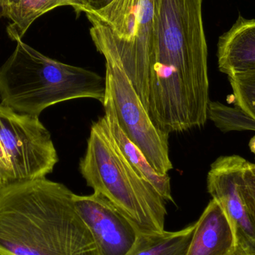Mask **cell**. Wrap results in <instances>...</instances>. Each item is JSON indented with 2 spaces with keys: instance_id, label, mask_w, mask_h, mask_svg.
Returning a JSON list of instances; mask_svg holds the SVG:
<instances>
[{
  "instance_id": "cell-11",
  "label": "cell",
  "mask_w": 255,
  "mask_h": 255,
  "mask_svg": "<svg viewBox=\"0 0 255 255\" xmlns=\"http://www.w3.org/2000/svg\"><path fill=\"white\" fill-rule=\"evenodd\" d=\"M236 247L223 207L215 199H211L196 222L187 255H229Z\"/></svg>"
},
{
  "instance_id": "cell-21",
  "label": "cell",
  "mask_w": 255,
  "mask_h": 255,
  "mask_svg": "<svg viewBox=\"0 0 255 255\" xmlns=\"http://www.w3.org/2000/svg\"><path fill=\"white\" fill-rule=\"evenodd\" d=\"M229 255H250L241 247V245H238L236 248Z\"/></svg>"
},
{
  "instance_id": "cell-22",
  "label": "cell",
  "mask_w": 255,
  "mask_h": 255,
  "mask_svg": "<svg viewBox=\"0 0 255 255\" xmlns=\"http://www.w3.org/2000/svg\"><path fill=\"white\" fill-rule=\"evenodd\" d=\"M2 184H4V181H3L2 178L0 176V186L2 185Z\"/></svg>"
},
{
  "instance_id": "cell-2",
  "label": "cell",
  "mask_w": 255,
  "mask_h": 255,
  "mask_svg": "<svg viewBox=\"0 0 255 255\" xmlns=\"http://www.w3.org/2000/svg\"><path fill=\"white\" fill-rule=\"evenodd\" d=\"M74 194L46 178L0 186V255H101Z\"/></svg>"
},
{
  "instance_id": "cell-7",
  "label": "cell",
  "mask_w": 255,
  "mask_h": 255,
  "mask_svg": "<svg viewBox=\"0 0 255 255\" xmlns=\"http://www.w3.org/2000/svg\"><path fill=\"white\" fill-rule=\"evenodd\" d=\"M106 94L110 97L121 129L160 175L172 169L169 133L154 125L124 69L106 61Z\"/></svg>"
},
{
  "instance_id": "cell-4",
  "label": "cell",
  "mask_w": 255,
  "mask_h": 255,
  "mask_svg": "<svg viewBox=\"0 0 255 255\" xmlns=\"http://www.w3.org/2000/svg\"><path fill=\"white\" fill-rule=\"evenodd\" d=\"M79 170L87 185L114 204L139 233L164 232L166 201L126 158L104 116L91 127Z\"/></svg>"
},
{
  "instance_id": "cell-13",
  "label": "cell",
  "mask_w": 255,
  "mask_h": 255,
  "mask_svg": "<svg viewBox=\"0 0 255 255\" xmlns=\"http://www.w3.org/2000/svg\"><path fill=\"white\" fill-rule=\"evenodd\" d=\"M196 223L177 232L138 233L125 255H187Z\"/></svg>"
},
{
  "instance_id": "cell-19",
  "label": "cell",
  "mask_w": 255,
  "mask_h": 255,
  "mask_svg": "<svg viewBox=\"0 0 255 255\" xmlns=\"http://www.w3.org/2000/svg\"><path fill=\"white\" fill-rule=\"evenodd\" d=\"M0 176L2 178L4 184L10 183V172L6 161L5 156L3 151L2 147L0 143Z\"/></svg>"
},
{
  "instance_id": "cell-12",
  "label": "cell",
  "mask_w": 255,
  "mask_h": 255,
  "mask_svg": "<svg viewBox=\"0 0 255 255\" xmlns=\"http://www.w3.org/2000/svg\"><path fill=\"white\" fill-rule=\"evenodd\" d=\"M105 119L117 145L135 170L148 181L166 202H174L171 191L170 177L160 175L153 169L142 151L129 139L117 120L110 97L106 94Z\"/></svg>"
},
{
  "instance_id": "cell-18",
  "label": "cell",
  "mask_w": 255,
  "mask_h": 255,
  "mask_svg": "<svg viewBox=\"0 0 255 255\" xmlns=\"http://www.w3.org/2000/svg\"><path fill=\"white\" fill-rule=\"evenodd\" d=\"M113 0H68V6L73 7L76 13L96 11L106 7Z\"/></svg>"
},
{
  "instance_id": "cell-6",
  "label": "cell",
  "mask_w": 255,
  "mask_h": 255,
  "mask_svg": "<svg viewBox=\"0 0 255 255\" xmlns=\"http://www.w3.org/2000/svg\"><path fill=\"white\" fill-rule=\"evenodd\" d=\"M0 143L10 183L46 178L58 161L50 133L39 118L17 113L1 103Z\"/></svg>"
},
{
  "instance_id": "cell-9",
  "label": "cell",
  "mask_w": 255,
  "mask_h": 255,
  "mask_svg": "<svg viewBox=\"0 0 255 255\" xmlns=\"http://www.w3.org/2000/svg\"><path fill=\"white\" fill-rule=\"evenodd\" d=\"M76 209L95 240L101 255H125L137 236L133 223L100 193L74 194Z\"/></svg>"
},
{
  "instance_id": "cell-23",
  "label": "cell",
  "mask_w": 255,
  "mask_h": 255,
  "mask_svg": "<svg viewBox=\"0 0 255 255\" xmlns=\"http://www.w3.org/2000/svg\"></svg>"
},
{
  "instance_id": "cell-10",
  "label": "cell",
  "mask_w": 255,
  "mask_h": 255,
  "mask_svg": "<svg viewBox=\"0 0 255 255\" xmlns=\"http://www.w3.org/2000/svg\"><path fill=\"white\" fill-rule=\"evenodd\" d=\"M217 58L219 70L228 77L255 71V19L239 16L219 38Z\"/></svg>"
},
{
  "instance_id": "cell-3",
  "label": "cell",
  "mask_w": 255,
  "mask_h": 255,
  "mask_svg": "<svg viewBox=\"0 0 255 255\" xmlns=\"http://www.w3.org/2000/svg\"><path fill=\"white\" fill-rule=\"evenodd\" d=\"M106 90V79L97 73L52 59L22 40L0 67L1 104L37 118L67 100L94 99L103 104Z\"/></svg>"
},
{
  "instance_id": "cell-24",
  "label": "cell",
  "mask_w": 255,
  "mask_h": 255,
  "mask_svg": "<svg viewBox=\"0 0 255 255\" xmlns=\"http://www.w3.org/2000/svg\"></svg>"
},
{
  "instance_id": "cell-1",
  "label": "cell",
  "mask_w": 255,
  "mask_h": 255,
  "mask_svg": "<svg viewBox=\"0 0 255 255\" xmlns=\"http://www.w3.org/2000/svg\"><path fill=\"white\" fill-rule=\"evenodd\" d=\"M202 0H155L148 111L167 133L204 127L210 103Z\"/></svg>"
},
{
  "instance_id": "cell-5",
  "label": "cell",
  "mask_w": 255,
  "mask_h": 255,
  "mask_svg": "<svg viewBox=\"0 0 255 255\" xmlns=\"http://www.w3.org/2000/svg\"><path fill=\"white\" fill-rule=\"evenodd\" d=\"M154 9L155 0H113L86 13L97 51L124 69L146 110Z\"/></svg>"
},
{
  "instance_id": "cell-17",
  "label": "cell",
  "mask_w": 255,
  "mask_h": 255,
  "mask_svg": "<svg viewBox=\"0 0 255 255\" xmlns=\"http://www.w3.org/2000/svg\"><path fill=\"white\" fill-rule=\"evenodd\" d=\"M239 190L249 217L255 229V164L249 162L240 179Z\"/></svg>"
},
{
  "instance_id": "cell-14",
  "label": "cell",
  "mask_w": 255,
  "mask_h": 255,
  "mask_svg": "<svg viewBox=\"0 0 255 255\" xmlns=\"http://www.w3.org/2000/svg\"><path fill=\"white\" fill-rule=\"evenodd\" d=\"M62 6H68V0H19L7 16V35L13 41L22 40L36 19Z\"/></svg>"
},
{
  "instance_id": "cell-15",
  "label": "cell",
  "mask_w": 255,
  "mask_h": 255,
  "mask_svg": "<svg viewBox=\"0 0 255 255\" xmlns=\"http://www.w3.org/2000/svg\"><path fill=\"white\" fill-rule=\"evenodd\" d=\"M208 118L224 132L231 130L255 131V121L236 106L231 108L218 102L210 101Z\"/></svg>"
},
{
  "instance_id": "cell-8",
  "label": "cell",
  "mask_w": 255,
  "mask_h": 255,
  "mask_svg": "<svg viewBox=\"0 0 255 255\" xmlns=\"http://www.w3.org/2000/svg\"><path fill=\"white\" fill-rule=\"evenodd\" d=\"M248 163L235 154L218 157L211 164L207 184L208 193L221 205L229 218L237 246L255 255V229L239 190L240 179Z\"/></svg>"
},
{
  "instance_id": "cell-20",
  "label": "cell",
  "mask_w": 255,
  "mask_h": 255,
  "mask_svg": "<svg viewBox=\"0 0 255 255\" xmlns=\"http://www.w3.org/2000/svg\"><path fill=\"white\" fill-rule=\"evenodd\" d=\"M19 0H0V19L7 18L9 13L19 3Z\"/></svg>"
},
{
  "instance_id": "cell-16",
  "label": "cell",
  "mask_w": 255,
  "mask_h": 255,
  "mask_svg": "<svg viewBox=\"0 0 255 255\" xmlns=\"http://www.w3.org/2000/svg\"><path fill=\"white\" fill-rule=\"evenodd\" d=\"M229 78L235 106L255 121V71Z\"/></svg>"
}]
</instances>
